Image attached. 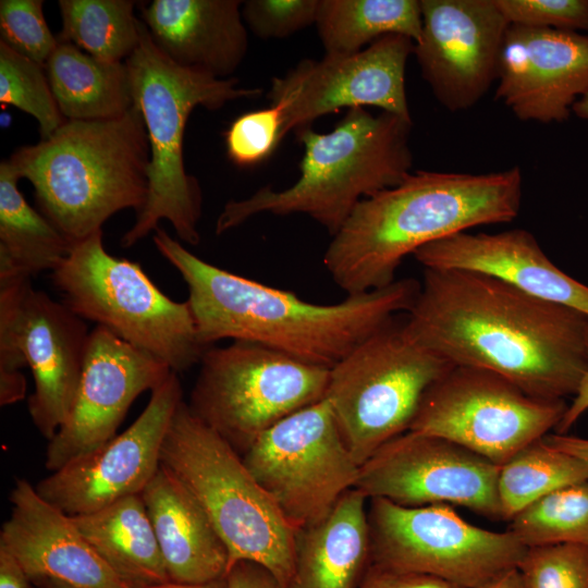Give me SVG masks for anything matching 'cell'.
Instances as JSON below:
<instances>
[{"label": "cell", "mask_w": 588, "mask_h": 588, "mask_svg": "<svg viewBox=\"0 0 588 588\" xmlns=\"http://www.w3.org/2000/svg\"><path fill=\"white\" fill-rule=\"evenodd\" d=\"M38 588H75L71 585H68L65 583L56 580V579H46L38 584H36Z\"/></svg>", "instance_id": "obj_47"}, {"label": "cell", "mask_w": 588, "mask_h": 588, "mask_svg": "<svg viewBox=\"0 0 588 588\" xmlns=\"http://www.w3.org/2000/svg\"><path fill=\"white\" fill-rule=\"evenodd\" d=\"M89 333L81 317L35 290L30 278L0 279V404L25 397L20 369L28 366L35 382L28 413L48 441L72 408Z\"/></svg>", "instance_id": "obj_9"}, {"label": "cell", "mask_w": 588, "mask_h": 588, "mask_svg": "<svg viewBox=\"0 0 588 588\" xmlns=\"http://www.w3.org/2000/svg\"><path fill=\"white\" fill-rule=\"evenodd\" d=\"M414 46L406 36L387 35L359 52L305 59L273 77L267 98L282 110V140L291 131L343 108L377 107L412 120L405 69Z\"/></svg>", "instance_id": "obj_15"}, {"label": "cell", "mask_w": 588, "mask_h": 588, "mask_svg": "<svg viewBox=\"0 0 588 588\" xmlns=\"http://www.w3.org/2000/svg\"><path fill=\"white\" fill-rule=\"evenodd\" d=\"M407 313L403 330L418 345L538 399L574 396L588 370L587 316L488 274L425 268Z\"/></svg>", "instance_id": "obj_1"}, {"label": "cell", "mask_w": 588, "mask_h": 588, "mask_svg": "<svg viewBox=\"0 0 588 588\" xmlns=\"http://www.w3.org/2000/svg\"><path fill=\"white\" fill-rule=\"evenodd\" d=\"M30 584L19 561L0 547V588H30Z\"/></svg>", "instance_id": "obj_41"}, {"label": "cell", "mask_w": 588, "mask_h": 588, "mask_svg": "<svg viewBox=\"0 0 588 588\" xmlns=\"http://www.w3.org/2000/svg\"><path fill=\"white\" fill-rule=\"evenodd\" d=\"M42 7V0H1L0 41L45 65L59 40L45 20Z\"/></svg>", "instance_id": "obj_35"}, {"label": "cell", "mask_w": 588, "mask_h": 588, "mask_svg": "<svg viewBox=\"0 0 588 588\" xmlns=\"http://www.w3.org/2000/svg\"><path fill=\"white\" fill-rule=\"evenodd\" d=\"M510 25L588 30V0H495Z\"/></svg>", "instance_id": "obj_38"}, {"label": "cell", "mask_w": 588, "mask_h": 588, "mask_svg": "<svg viewBox=\"0 0 588 588\" xmlns=\"http://www.w3.org/2000/svg\"><path fill=\"white\" fill-rule=\"evenodd\" d=\"M368 499L346 491L320 520L301 528L287 588H358L371 564Z\"/></svg>", "instance_id": "obj_25"}, {"label": "cell", "mask_w": 588, "mask_h": 588, "mask_svg": "<svg viewBox=\"0 0 588 588\" xmlns=\"http://www.w3.org/2000/svg\"><path fill=\"white\" fill-rule=\"evenodd\" d=\"M500 466L448 439L408 430L359 466L355 488L403 506L460 505L502 519Z\"/></svg>", "instance_id": "obj_16"}, {"label": "cell", "mask_w": 588, "mask_h": 588, "mask_svg": "<svg viewBox=\"0 0 588 588\" xmlns=\"http://www.w3.org/2000/svg\"><path fill=\"white\" fill-rule=\"evenodd\" d=\"M452 366L392 321L330 369L324 399L359 466L409 430L422 395Z\"/></svg>", "instance_id": "obj_10"}, {"label": "cell", "mask_w": 588, "mask_h": 588, "mask_svg": "<svg viewBox=\"0 0 588 588\" xmlns=\"http://www.w3.org/2000/svg\"><path fill=\"white\" fill-rule=\"evenodd\" d=\"M518 167L469 174L419 170L363 199L332 236L323 265L347 295L392 284L404 258L471 228L513 221L519 212Z\"/></svg>", "instance_id": "obj_3"}, {"label": "cell", "mask_w": 588, "mask_h": 588, "mask_svg": "<svg viewBox=\"0 0 588 588\" xmlns=\"http://www.w3.org/2000/svg\"><path fill=\"white\" fill-rule=\"evenodd\" d=\"M371 563L478 588L516 568L527 548L511 531L475 526L449 504L403 506L368 499Z\"/></svg>", "instance_id": "obj_12"}, {"label": "cell", "mask_w": 588, "mask_h": 588, "mask_svg": "<svg viewBox=\"0 0 588 588\" xmlns=\"http://www.w3.org/2000/svg\"><path fill=\"white\" fill-rule=\"evenodd\" d=\"M281 131L282 110L277 106L244 113L225 132L226 155L238 167L258 164L280 145Z\"/></svg>", "instance_id": "obj_36"}, {"label": "cell", "mask_w": 588, "mask_h": 588, "mask_svg": "<svg viewBox=\"0 0 588 588\" xmlns=\"http://www.w3.org/2000/svg\"><path fill=\"white\" fill-rule=\"evenodd\" d=\"M588 411V370L583 377L573 400L555 428V433H567L576 421Z\"/></svg>", "instance_id": "obj_42"}, {"label": "cell", "mask_w": 588, "mask_h": 588, "mask_svg": "<svg viewBox=\"0 0 588 588\" xmlns=\"http://www.w3.org/2000/svg\"><path fill=\"white\" fill-rule=\"evenodd\" d=\"M526 547L580 544L588 547V478L536 501L510 522Z\"/></svg>", "instance_id": "obj_32"}, {"label": "cell", "mask_w": 588, "mask_h": 588, "mask_svg": "<svg viewBox=\"0 0 588 588\" xmlns=\"http://www.w3.org/2000/svg\"><path fill=\"white\" fill-rule=\"evenodd\" d=\"M543 438L500 466L497 488L502 520L511 522L551 492L588 478L587 463L553 448Z\"/></svg>", "instance_id": "obj_30"}, {"label": "cell", "mask_w": 588, "mask_h": 588, "mask_svg": "<svg viewBox=\"0 0 588 588\" xmlns=\"http://www.w3.org/2000/svg\"><path fill=\"white\" fill-rule=\"evenodd\" d=\"M132 0H59L62 29L69 41L98 59L124 62L137 48L144 23Z\"/></svg>", "instance_id": "obj_31"}, {"label": "cell", "mask_w": 588, "mask_h": 588, "mask_svg": "<svg viewBox=\"0 0 588 588\" xmlns=\"http://www.w3.org/2000/svg\"><path fill=\"white\" fill-rule=\"evenodd\" d=\"M170 581L203 584L224 578L229 552L188 489L166 467L140 493Z\"/></svg>", "instance_id": "obj_24"}, {"label": "cell", "mask_w": 588, "mask_h": 588, "mask_svg": "<svg viewBox=\"0 0 588 588\" xmlns=\"http://www.w3.org/2000/svg\"><path fill=\"white\" fill-rule=\"evenodd\" d=\"M34 187L39 211L71 242L102 230L148 194L150 149L139 108L110 120H65L49 138L9 158Z\"/></svg>", "instance_id": "obj_4"}, {"label": "cell", "mask_w": 588, "mask_h": 588, "mask_svg": "<svg viewBox=\"0 0 588 588\" xmlns=\"http://www.w3.org/2000/svg\"><path fill=\"white\" fill-rule=\"evenodd\" d=\"M358 588H464L436 576L370 564Z\"/></svg>", "instance_id": "obj_39"}, {"label": "cell", "mask_w": 588, "mask_h": 588, "mask_svg": "<svg viewBox=\"0 0 588 588\" xmlns=\"http://www.w3.org/2000/svg\"><path fill=\"white\" fill-rule=\"evenodd\" d=\"M478 588H525L516 568L505 571Z\"/></svg>", "instance_id": "obj_44"}, {"label": "cell", "mask_w": 588, "mask_h": 588, "mask_svg": "<svg viewBox=\"0 0 588 588\" xmlns=\"http://www.w3.org/2000/svg\"><path fill=\"white\" fill-rule=\"evenodd\" d=\"M544 441L555 449L574 455L588 464V439L567 433L547 434Z\"/></svg>", "instance_id": "obj_43"}, {"label": "cell", "mask_w": 588, "mask_h": 588, "mask_svg": "<svg viewBox=\"0 0 588 588\" xmlns=\"http://www.w3.org/2000/svg\"><path fill=\"white\" fill-rule=\"evenodd\" d=\"M422 28L414 52L438 101L471 108L497 78L509 22L495 0H420Z\"/></svg>", "instance_id": "obj_18"}, {"label": "cell", "mask_w": 588, "mask_h": 588, "mask_svg": "<svg viewBox=\"0 0 588 588\" xmlns=\"http://www.w3.org/2000/svg\"><path fill=\"white\" fill-rule=\"evenodd\" d=\"M145 588H228L226 579L220 578L217 580L203 583V584H180L168 581L161 585L145 587Z\"/></svg>", "instance_id": "obj_45"}, {"label": "cell", "mask_w": 588, "mask_h": 588, "mask_svg": "<svg viewBox=\"0 0 588 588\" xmlns=\"http://www.w3.org/2000/svg\"><path fill=\"white\" fill-rule=\"evenodd\" d=\"M63 303L179 373L199 364V340L187 301L164 295L137 262L107 253L102 230L74 243L51 272Z\"/></svg>", "instance_id": "obj_8"}, {"label": "cell", "mask_w": 588, "mask_h": 588, "mask_svg": "<svg viewBox=\"0 0 588 588\" xmlns=\"http://www.w3.org/2000/svg\"><path fill=\"white\" fill-rule=\"evenodd\" d=\"M320 0L243 1L246 27L261 39L289 37L316 23Z\"/></svg>", "instance_id": "obj_37"}, {"label": "cell", "mask_w": 588, "mask_h": 588, "mask_svg": "<svg viewBox=\"0 0 588 588\" xmlns=\"http://www.w3.org/2000/svg\"><path fill=\"white\" fill-rule=\"evenodd\" d=\"M326 54H353L387 35L418 41L419 0H320L315 23Z\"/></svg>", "instance_id": "obj_29"}, {"label": "cell", "mask_w": 588, "mask_h": 588, "mask_svg": "<svg viewBox=\"0 0 588 588\" xmlns=\"http://www.w3.org/2000/svg\"><path fill=\"white\" fill-rule=\"evenodd\" d=\"M413 256L424 268L488 274L588 317V285L555 266L526 230L460 232L422 246Z\"/></svg>", "instance_id": "obj_22"}, {"label": "cell", "mask_w": 588, "mask_h": 588, "mask_svg": "<svg viewBox=\"0 0 588 588\" xmlns=\"http://www.w3.org/2000/svg\"><path fill=\"white\" fill-rule=\"evenodd\" d=\"M171 371L108 329L94 328L70 414L48 441L46 468L56 471L112 439L132 403L158 387Z\"/></svg>", "instance_id": "obj_19"}, {"label": "cell", "mask_w": 588, "mask_h": 588, "mask_svg": "<svg viewBox=\"0 0 588 588\" xmlns=\"http://www.w3.org/2000/svg\"><path fill=\"white\" fill-rule=\"evenodd\" d=\"M240 0H154L140 5L152 41L174 63L231 78L248 50Z\"/></svg>", "instance_id": "obj_23"}, {"label": "cell", "mask_w": 588, "mask_h": 588, "mask_svg": "<svg viewBox=\"0 0 588 588\" xmlns=\"http://www.w3.org/2000/svg\"><path fill=\"white\" fill-rule=\"evenodd\" d=\"M0 102L35 118L40 140L49 138L65 122L52 94L45 65L19 54L2 41Z\"/></svg>", "instance_id": "obj_33"}, {"label": "cell", "mask_w": 588, "mask_h": 588, "mask_svg": "<svg viewBox=\"0 0 588 588\" xmlns=\"http://www.w3.org/2000/svg\"><path fill=\"white\" fill-rule=\"evenodd\" d=\"M152 241L182 275L200 342L249 341L304 363L331 369L363 341L408 311L419 291L413 279L335 304H316L211 265L162 228Z\"/></svg>", "instance_id": "obj_2"}, {"label": "cell", "mask_w": 588, "mask_h": 588, "mask_svg": "<svg viewBox=\"0 0 588 588\" xmlns=\"http://www.w3.org/2000/svg\"><path fill=\"white\" fill-rule=\"evenodd\" d=\"M412 125V120L389 112L375 115L353 108L329 133L310 126L296 131L304 146L296 182L283 191L265 186L247 198L229 200L217 218L216 234L268 212L307 215L334 236L363 199L411 173Z\"/></svg>", "instance_id": "obj_5"}, {"label": "cell", "mask_w": 588, "mask_h": 588, "mask_svg": "<svg viewBox=\"0 0 588 588\" xmlns=\"http://www.w3.org/2000/svg\"><path fill=\"white\" fill-rule=\"evenodd\" d=\"M160 464L204 509L229 552L266 567L283 588L295 569L299 528L280 510L242 455L182 401L167 430Z\"/></svg>", "instance_id": "obj_7"}, {"label": "cell", "mask_w": 588, "mask_h": 588, "mask_svg": "<svg viewBox=\"0 0 588 588\" xmlns=\"http://www.w3.org/2000/svg\"><path fill=\"white\" fill-rule=\"evenodd\" d=\"M225 579L228 588H283L266 567L250 561L235 562Z\"/></svg>", "instance_id": "obj_40"}, {"label": "cell", "mask_w": 588, "mask_h": 588, "mask_svg": "<svg viewBox=\"0 0 588 588\" xmlns=\"http://www.w3.org/2000/svg\"><path fill=\"white\" fill-rule=\"evenodd\" d=\"M188 407L243 455L273 425L326 397L330 369L249 341L204 353Z\"/></svg>", "instance_id": "obj_11"}, {"label": "cell", "mask_w": 588, "mask_h": 588, "mask_svg": "<svg viewBox=\"0 0 588 588\" xmlns=\"http://www.w3.org/2000/svg\"><path fill=\"white\" fill-rule=\"evenodd\" d=\"M45 70L65 120L115 119L134 106L125 61L98 59L59 40Z\"/></svg>", "instance_id": "obj_27"}, {"label": "cell", "mask_w": 588, "mask_h": 588, "mask_svg": "<svg viewBox=\"0 0 588 588\" xmlns=\"http://www.w3.org/2000/svg\"><path fill=\"white\" fill-rule=\"evenodd\" d=\"M565 400L531 396L492 371L453 365L425 392L409 430L453 441L501 466L558 427Z\"/></svg>", "instance_id": "obj_13"}, {"label": "cell", "mask_w": 588, "mask_h": 588, "mask_svg": "<svg viewBox=\"0 0 588 588\" xmlns=\"http://www.w3.org/2000/svg\"><path fill=\"white\" fill-rule=\"evenodd\" d=\"M242 457L299 529L323 518L359 473L326 399L273 425Z\"/></svg>", "instance_id": "obj_14"}, {"label": "cell", "mask_w": 588, "mask_h": 588, "mask_svg": "<svg viewBox=\"0 0 588 588\" xmlns=\"http://www.w3.org/2000/svg\"><path fill=\"white\" fill-rule=\"evenodd\" d=\"M134 105L144 118L150 149L148 194L121 245L128 248L168 220L179 238L200 242L201 192L185 170L183 138L191 112L198 106L218 110L240 98H254L260 88L240 87L235 77L219 79L183 68L152 41L145 24L140 41L125 60Z\"/></svg>", "instance_id": "obj_6"}, {"label": "cell", "mask_w": 588, "mask_h": 588, "mask_svg": "<svg viewBox=\"0 0 588 588\" xmlns=\"http://www.w3.org/2000/svg\"><path fill=\"white\" fill-rule=\"evenodd\" d=\"M21 180L9 159L0 163V279L32 278L53 271L71 243L17 187Z\"/></svg>", "instance_id": "obj_28"}, {"label": "cell", "mask_w": 588, "mask_h": 588, "mask_svg": "<svg viewBox=\"0 0 588 588\" xmlns=\"http://www.w3.org/2000/svg\"><path fill=\"white\" fill-rule=\"evenodd\" d=\"M182 401L181 381L171 371L125 431L52 471L35 486L36 491L69 516L140 494L160 467L161 446Z\"/></svg>", "instance_id": "obj_17"}, {"label": "cell", "mask_w": 588, "mask_h": 588, "mask_svg": "<svg viewBox=\"0 0 588 588\" xmlns=\"http://www.w3.org/2000/svg\"><path fill=\"white\" fill-rule=\"evenodd\" d=\"M497 78L495 98L519 120L563 122L588 91V36L510 25Z\"/></svg>", "instance_id": "obj_20"}, {"label": "cell", "mask_w": 588, "mask_h": 588, "mask_svg": "<svg viewBox=\"0 0 588 588\" xmlns=\"http://www.w3.org/2000/svg\"><path fill=\"white\" fill-rule=\"evenodd\" d=\"M12 511L0 547L21 564L32 584L56 579L75 588H130L96 553L71 516L44 500L27 480L15 481Z\"/></svg>", "instance_id": "obj_21"}, {"label": "cell", "mask_w": 588, "mask_h": 588, "mask_svg": "<svg viewBox=\"0 0 588 588\" xmlns=\"http://www.w3.org/2000/svg\"><path fill=\"white\" fill-rule=\"evenodd\" d=\"M572 112L580 119L588 120V91L574 103Z\"/></svg>", "instance_id": "obj_46"}, {"label": "cell", "mask_w": 588, "mask_h": 588, "mask_svg": "<svg viewBox=\"0 0 588 588\" xmlns=\"http://www.w3.org/2000/svg\"><path fill=\"white\" fill-rule=\"evenodd\" d=\"M71 518L96 553L130 588L170 581L140 494Z\"/></svg>", "instance_id": "obj_26"}, {"label": "cell", "mask_w": 588, "mask_h": 588, "mask_svg": "<svg viewBox=\"0 0 588 588\" xmlns=\"http://www.w3.org/2000/svg\"><path fill=\"white\" fill-rule=\"evenodd\" d=\"M517 569L525 588H588V547H530Z\"/></svg>", "instance_id": "obj_34"}]
</instances>
